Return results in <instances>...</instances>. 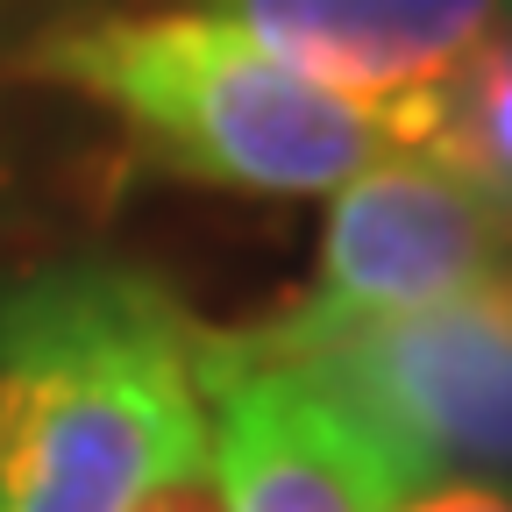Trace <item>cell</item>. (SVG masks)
I'll return each instance as SVG.
<instances>
[{
	"mask_svg": "<svg viewBox=\"0 0 512 512\" xmlns=\"http://www.w3.org/2000/svg\"><path fill=\"white\" fill-rule=\"evenodd\" d=\"M192 320L157 278L72 256L0 292V512H121L207 413Z\"/></svg>",
	"mask_w": 512,
	"mask_h": 512,
	"instance_id": "obj_1",
	"label": "cell"
},
{
	"mask_svg": "<svg viewBox=\"0 0 512 512\" xmlns=\"http://www.w3.org/2000/svg\"><path fill=\"white\" fill-rule=\"evenodd\" d=\"M15 72L93 100L150 164L221 192L306 200L392 150L370 114L299 79L214 8L57 22L15 57Z\"/></svg>",
	"mask_w": 512,
	"mask_h": 512,
	"instance_id": "obj_2",
	"label": "cell"
},
{
	"mask_svg": "<svg viewBox=\"0 0 512 512\" xmlns=\"http://www.w3.org/2000/svg\"><path fill=\"white\" fill-rule=\"evenodd\" d=\"M249 356L306 370L420 477H512V271L377 320H278L228 328Z\"/></svg>",
	"mask_w": 512,
	"mask_h": 512,
	"instance_id": "obj_3",
	"label": "cell"
},
{
	"mask_svg": "<svg viewBox=\"0 0 512 512\" xmlns=\"http://www.w3.org/2000/svg\"><path fill=\"white\" fill-rule=\"evenodd\" d=\"M512 271V214L420 150H384L328 192L306 320H377Z\"/></svg>",
	"mask_w": 512,
	"mask_h": 512,
	"instance_id": "obj_4",
	"label": "cell"
},
{
	"mask_svg": "<svg viewBox=\"0 0 512 512\" xmlns=\"http://www.w3.org/2000/svg\"><path fill=\"white\" fill-rule=\"evenodd\" d=\"M200 399L235 512H392L413 484V470L335 392L292 363L249 356L221 328L200 342Z\"/></svg>",
	"mask_w": 512,
	"mask_h": 512,
	"instance_id": "obj_5",
	"label": "cell"
},
{
	"mask_svg": "<svg viewBox=\"0 0 512 512\" xmlns=\"http://www.w3.org/2000/svg\"><path fill=\"white\" fill-rule=\"evenodd\" d=\"M299 79L349 100L406 150L456 64L512 15V0H207Z\"/></svg>",
	"mask_w": 512,
	"mask_h": 512,
	"instance_id": "obj_6",
	"label": "cell"
},
{
	"mask_svg": "<svg viewBox=\"0 0 512 512\" xmlns=\"http://www.w3.org/2000/svg\"><path fill=\"white\" fill-rule=\"evenodd\" d=\"M406 150L448 164L512 214V15L456 64Z\"/></svg>",
	"mask_w": 512,
	"mask_h": 512,
	"instance_id": "obj_7",
	"label": "cell"
},
{
	"mask_svg": "<svg viewBox=\"0 0 512 512\" xmlns=\"http://www.w3.org/2000/svg\"><path fill=\"white\" fill-rule=\"evenodd\" d=\"M121 512H235V491H228V470H221V441H214L207 413L164 448V463L143 477V491Z\"/></svg>",
	"mask_w": 512,
	"mask_h": 512,
	"instance_id": "obj_8",
	"label": "cell"
},
{
	"mask_svg": "<svg viewBox=\"0 0 512 512\" xmlns=\"http://www.w3.org/2000/svg\"><path fill=\"white\" fill-rule=\"evenodd\" d=\"M392 512H512V484L491 477H420L399 491Z\"/></svg>",
	"mask_w": 512,
	"mask_h": 512,
	"instance_id": "obj_9",
	"label": "cell"
}]
</instances>
